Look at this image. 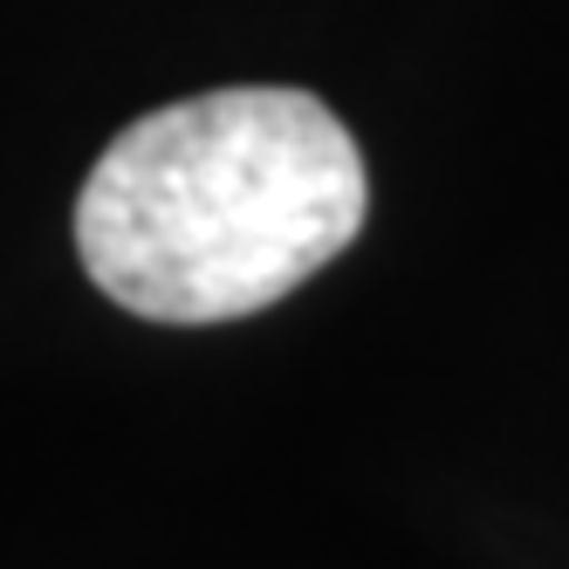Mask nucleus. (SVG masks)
Here are the masks:
<instances>
[{
    "instance_id": "f257e3e1",
    "label": "nucleus",
    "mask_w": 569,
    "mask_h": 569,
    "mask_svg": "<svg viewBox=\"0 0 569 569\" xmlns=\"http://www.w3.org/2000/svg\"><path fill=\"white\" fill-rule=\"evenodd\" d=\"M371 213L363 151L316 90L227 83L110 138L76 192V261L144 322H240L322 274Z\"/></svg>"
}]
</instances>
